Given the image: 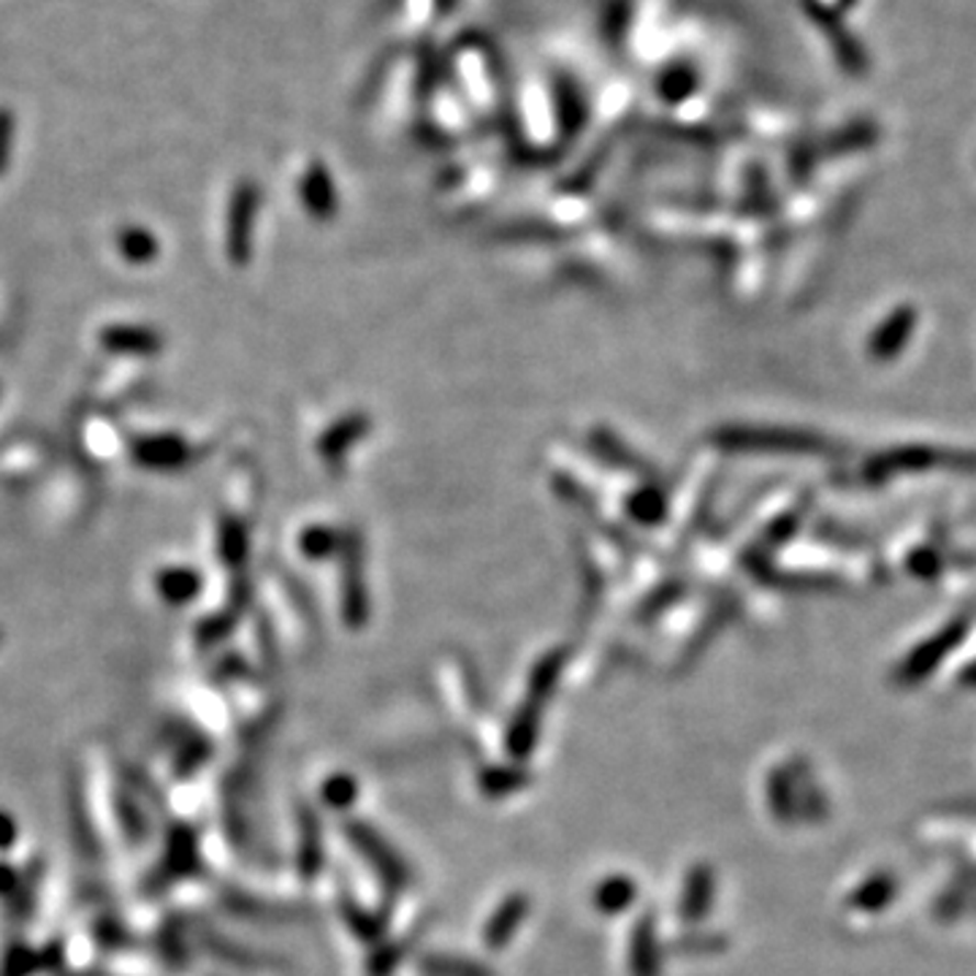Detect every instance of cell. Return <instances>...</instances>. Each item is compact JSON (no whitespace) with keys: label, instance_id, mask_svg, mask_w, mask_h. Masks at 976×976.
<instances>
[{"label":"cell","instance_id":"3957f363","mask_svg":"<svg viewBox=\"0 0 976 976\" xmlns=\"http://www.w3.org/2000/svg\"><path fill=\"white\" fill-rule=\"evenodd\" d=\"M120 250H123V256L128 258V261L147 263L149 258L155 256V250H158V245H155V236L147 234V231L125 228L123 234H120Z\"/></svg>","mask_w":976,"mask_h":976},{"label":"cell","instance_id":"6da1fadb","mask_svg":"<svg viewBox=\"0 0 976 976\" xmlns=\"http://www.w3.org/2000/svg\"><path fill=\"white\" fill-rule=\"evenodd\" d=\"M103 345L120 354H158L160 337L149 328H109L103 332Z\"/></svg>","mask_w":976,"mask_h":976},{"label":"cell","instance_id":"7a4b0ae2","mask_svg":"<svg viewBox=\"0 0 976 976\" xmlns=\"http://www.w3.org/2000/svg\"><path fill=\"white\" fill-rule=\"evenodd\" d=\"M182 456V445L171 440V437H158V440H144L136 445V459L147 467H177Z\"/></svg>","mask_w":976,"mask_h":976},{"label":"cell","instance_id":"277c9868","mask_svg":"<svg viewBox=\"0 0 976 976\" xmlns=\"http://www.w3.org/2000/svg\"><path fill=\"white\" fill-rule=\"evenodd\" d=\"M11 128H14V125H11L9 112H0V169H3L5 160H9V149H11Z\"/></svg>","mask_w":976,"mask_h":976}]
</instances>
